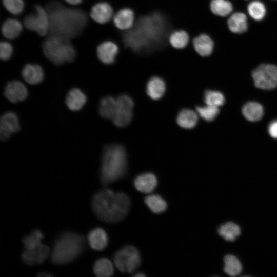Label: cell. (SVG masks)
Segmentation results:
<instances>
[{
  "label": "cell",
  "mask_w": 277,
  "mask_h": 277,
  "mask_svg": "<svg viewBox=\"0 0 277 277\" xmlns=\"http://www.w3.org/2000/svg\"><path fill=\"white\" fill-rule=\"evenodd\" d=\"M50 253L49 247L41 242L25 247L22 254L23 262L28 265H36L42 263Z\"/></svg>",
  "instance_id": "obj_10"
},
{
  "label": "cell",
  "mask_w": 277,
  "mask_h": 277,
  "mask_svg": "<svg viewBox=\"0 0 277 277\" xmlns=\"http://www.w3.org/2000/svg\"><path fill=\"white\" fill-rule=\"evenodd\" d=\"M92 210L101 220L115 223L123 220L128 214L131 206L128 196L123 192H115L110 189L96 192L91 201Z\"/></svg>",
  "instance_id": "obj_2"
},
{
  "label": "cell",
  "mask_w": 277,
  "mask_h": 277,
  "mask_svg": "<svg viewBox=\"0 0 277 277\" xmlns=\"http://www.w3.org/2000/svg\"><path fill=\"white\" fill-rule=\"evenodd\" d=\"M191 41L194 50L200 56L207 57L212 54L214 49V43L208 34L201 33Z\"/></svg>",
  "instance_id": "obj_14"
},
{
  "label": "cell",
  "mask_w": 277,
  "mask_h": 277,
  "mask_svg": "<svg viewBox=\"0 0 277 277\" xmlns=\"http://www.w3.org/2000/svg\"><path fill=\"white\" fill-rule=\"evenodd\" d=\"M144 202L150 210L154 213L163 212L167 207L166 201L157 194L147 196Z\"/></svg>",
  "instance_id": "obj_32"
},
{
  "label": "cell",
  "mask_w": 277,
  "mask_h": 277,
  "mask_svg": "<svg viewBox=\"0 0 277 277\" xmlns=\"http://www.w3.org/2000/svg\"><path fill=\"white\" fill-rule=\"evenodd\" d=\"M116 99L112 96L103 97L100 101L99 113L106 119L112 120L116 110Z\"/></svg>",
  "instance_id": "obj_25"
},
{
  "label": "cell",
  "mask_w": 277,
  "mask_h": 277,
  "mask_svg": "<svg viewBox=\"0 0 277 277\" xmlns=\"http://www.w3.org/2000/svg\"><path fill=\"white\" fill-rule=\"evenodd\" d=\"M196 110L203 119L208 122L214 120L220 111L218 107L209 105L205 106H197L196 107Z\"/></svg>",
  "instance_id": "obj_35"
},
{
  "label": "cell",
  "mask_w": 277,
  "mask_h": 277,
  "mask_svg": "<svg viewBox=\"0 0 277 277\" xmlns=\"http://www.w3.org/2000/svg\"><path fill=\"white\" fill-rule=\"evenodd\" d=\"M38 276H52V274H50V273H48L47 272H40L37 275Z\"/></svg>",
  "instance_id": "obj_41"
},
{
  "label": "cell",
  "mask_w": 277,
  "mask_h": 277,
  "mask_svg": "<svg viewBox=\"0 0 277 277\" xmlns=\"http://www.w3.org/2000/svg\"><path fill=\"white\" fill-rule=\"evenodd\" d=\"M85 244V239L81 234L71 232L62 233L54 243L51 262L57 265L71 262L82 254Z\"/></svg>",
  "instance_id": "obj_4"
},
{
  "label": "cell",
  "mask_w": 277,
  "mask_h": 277,
  "mask_svg": "<svg viewBox=\"0 0 277 277\" xmlns=\"http://www.w3.org/2000/svg\"><path fill=\"white\" fill-rule=\"evenodd\" d=\"M86 101V95L80 89L73 88L67 94L66 104L70 110L76 111L82 108Z\"/></svg>",
  "instance_id": "obj_21"
},
{
  "label": "cell",
  "mask_w": 277,
  "mask_h": 277,
  "mask_svg": "<svg viewBox=\"0 0 277 277\" xmlns=\"http://www.w3.org/2000/svg\"><path fill=\"white\" fill-rule=\"evenodd\" d=\"M88 241L91 248L96 250H102L108 244V236L102 228H96L91 230L88 235Z\"/></svg>",
  "instance_id": "obj_18"
},
{
  "label": "cell",
  "mask_w": 277,
  "mask_h": 277,
  "mask_svg": "<svg viewBox=\"0 0 277 277\" xmlns=\"http://www.w3.org/2000/svg\"><path fill=\"white\" fill-rule=\"evenodd\" d=\"M91 17L100 24L108 23L114 15V9L108 2H102L94 5L90 12Z\"/></svg>",
  "instance_id": "obj_15"
},
{
  "label": "cell",
  "mask_w": 277,
  "mask_h": 277,
  "mask_svg": "<svg viewBox=\"0 0 277 277\" xmlns=\"http://www.w3.org/2000/svg\"><path fill=\"white\" fill-rule=\"evenodd\" d=\"M198 117L196 113L189 109H184L179 113L176 121L178 125L185 129L193 128L197 124Z\"/></svg>",
  "instance_id": "obj_27"
},
{
  "label": "cell",
  "mask_w": 277,
  "mask_h": 277,
  "mask_svg": "<svg viewBox=\"0 0 277 277\" xmlns=\"http://www.w3.org/2000/svg\"><path fill=\"white\" fill-rule=\"evenodd\" d=\"M209 8L213 15L225 17L232 11L233 5L228 0H210Z\"/></svg>",
  "instance_id": "obj_28"
},
{
  "label": "cell",
  "mask_w": 277,
  "mask_h": 277,
  "mask_svg": "<svg viewBox=\"0 0 277 277\" xmlns=\"http://www.w3.org/2000/svg\"><path fill=\"white\" fill-rule=\"evenodd\" d=\"M204 100L206 105L220 107L224 104V95L220 91L207 90L204 93Z\"/></svg>",
  "instance_id": "obj_34"
},
{
  "label": "cell",
  "mask_w": 277,
  "mask_h": 277,
  "mask_svg": "<svg viewBox=\"0 0 277 277\" xmlns=\"http://www.w3.org/2000/svg\"><path fill=\"white\" fill-rule=\"evenodd\" d=\"M2 2L5 8L14 15H19L24 10L23 0H3Z\"/></svg>",
  "instance_id": "obj_36"
},
{
  "label": "cell",
  "mask_w": 277,
  "mask_h": 277,
  "mask_svg": "<svg viewBox=\"0 0 277 277\" xmlns=\"http://www.w3.org/2000/svg\"><path fill=\"white\" fill-rule=\"evenodd\" d=\"M157 180L151 173H145L138 175L134 180L135 188L139 191L149 193L156 187Z\"/></svg>",
  "instance_id": "obj_17"
},
{
  "label": "cell",
  "mask_w": 277,
  "mask_h": 277,
  "mask_svg": "<svg viewBox=\"0 0 277 277\" xmlns=\"http://www.w3.org/2000/svg\"><path fill=\"white\" fill-rule=\"evenodd\" d=\"M118 44L111 40L106 41L98 45L96 48L97 56L100 61L105 65L114 63L119 53Z\"/></svg>",
  "instance_id": "obj_11"
},
{
  "label": "cell",
  "mask_w": 277,
  "mask_h": 277,
  "mask_svg": "<svg viewBox=\"0 0 277 277\" xmlns=\"http://www.w3.org/2000/svg\"><path fill=\"white\" fill-rule=\"evenodd\" d=\"M219 234L227 241H235L241 234V229L235 223L231 222L221 225L217 229Z\"/></svg>",
  "instance_id": "obj_29"
},
{
  "label": "cell",
  "mask_w": 277,
  "mask_h": 277,
  "mask_svg": "<svg viewBox=\"0 0 277 277\" xmlns=\"http://www.w3.org/2000/svg\"><path fill=\"white\" fill-rule=\"evenodd\" d=\"M65 1L67 2L68 3L73 5H78L80 3H81L83 1V0H65Z\"/></svg>",
  "instance_id": "obj_40"
},
{
  "label": "cell",
  "mask_w": 277,
  "mask_h": 277,
  "mask_svg": "<svg viewBox=\"0 0 277 277\" xmlns=\"http://www.w3.org/2000/svg\"><path fill=\"white\" fill-rule=\"evenodd\" d=\"M268 132L271 137L277 139V120L272 121L269 123Z\"/></svg>",
  "instance_id": "obj_39"
},
{
  "label": "cell",
  "mask_w": 277,
  "mask_h": 277,
  "mask_svg": "<svg viewBox=\"0 0 277 277\" xmlns=\"http://www.w3.org/2000/svg\"><path fill=\"white\" fill-rule=\"evenodd\" d=\"M52 35L67 39L76 37L85 27L87 17L81 10L65 7L58 2H51L47 6Z\"/></svg>",
  "instance_id": "obj_1"
},
{
  "label": "cell",
  "mask_w": 277,
  "mask_h": 277,
  "mask_svg": "<svg viewBox=\"0 0 277 277\" xmlns=\"http://www.w3.org/2000/svg\"><path fill=\"white\" fill-rule=\"evenodd\" d=\"M43 233L38 230H34L31 233L23 238L22 241L25 247L41 242L43 238Z\"/></svg>",
  "instance_id": "obj_37"
},
{
  "label": "cell",
  "mask_w": 277,
  "mask_h": 277,
  "mask_svg": "<svg viewBox=\"0 0 277 277\" xmlns=\"http://www.w3.org/2000/svg\"><path fill=\"white\" fill-rule=\"evenodd\" d=\"M23 30L20 22L15 19H8L2 26V32L6 38L13 39L17 38Z\"/></svg>",
  "instance_id": "obj_26"
},
{
  "label": "cell",
  "mask_w": 277,
  "mask_h": 277,
  "mask_svg": "<svg viewBox=\"0 0 277 277\" xmlns=\"http://www.w3.org/2000/svg\"><path fill=\"white\" fill-rule=\"evenodd\" d=\"M247 11L251 17L256 21L262 20L266 14L265 5L259 0L250 2L247 6Z\"/></svg>",
  "instance_id": "obj_33"
},
{
  "label": "cell",
  "mask_w": 277,
  "mask_h": 277,
  "mask_svg": "<svg viewBox=\"0 0 277 277\" xmlns=\"http://www.w3.org/2000/svg\"><path fill=\"white\" fill-rule=\"evenodd\" d=\"M229 30L236 34H242L247 30L248 23L246 15L243 12L233 13L227 20Z\"/></svg>",
  "instance_id": "obj_19"
},
{
  "label": "cell",
  "mask_w": 277,
  "mask_h": 277,
  "mask_svg": "<svg viewBox=\"0 0 277 277\" xmlns=\"http://www.w3.org/2000/svg\"><path fill=\"white\" fill-rule=\"evenodd\" d=\"M13 48L11 45L7 42H1L0 44V57L2 60H8L11 56Z\"/></svg>",
  "instance_id": "obj_38"
},
{
  "label": "cell",
  "mask_w": 277,
  "mask_h": 277,
  "mask_svg": "<svg viewBox=\"0 0 277 277\" xmlns=\"http://www.w3.org/2000/svg\"><path fill=\"white\" fill-rule=\"evenodd\" d=\"M165 89V83L163 80L160 77L154 76L149 80L146 92L152 99L158 100L163 96Z\"/></svg>",
  "instance_id": "obj_23"
},
{
  "label": "cell",
  "mask_w": 277,
  "mask_h": 277,
  "mask_svg": "<svg viewBox=\"0 0 277 277\" xmlns=\"http://www.w3.org/2000/svg\"><path fill=\"white\" fill-rule=\"evenodd\" d=\"M69 39L51 35L43 44L45 56L53 64L59 65L74 61L76 52Z\"/></svg>",
  "instance_id": "obj_5"
},
{
  "label": "cell",
  "mask_w": 277,
  "mask_h": 277,
  "mask_svg": "<svg viewBox=\"0 0 277 277\" xmlns=\"http://www.w3.org/2000/svg\"><path fill=\"white\" fill-rule=\"evenodd\" d=\"M116 110L112 118L115 125L124 127L130 124L132 118L134 103L127 95H121L116 98Z\"/></svg>",
  "instance_id": "obj_9"
},
{
  "label": "cell",
  "mask_w": 277,
  "mask_h": 277,
  "mask_svg": "<svg viewBox=\"0 0 277 277\" xmlns=\"http://www.w3.org/2000/svg\"><path fill=\"white\" fill-rule=\"evenodd\" d=\"M255 86L263 90H272L277 87V66L271 64H262L252 72Z\"/></svg>",
  "instance_id": "obj_7"
},
{
  "label": "cell",
  "mask_w": 277,
  "mask_h": 277,
  "mask_svg": "<svg viewBox=\"0 0 277 277\" xmlns=\"http://www.w3.org/2000/svg\"><path fill=\"white\" fill-rule=\"evenodd\" d=\"M20 127L16 115L12 112L4 113L0 120V138L6 141L14 133L19 130Z\"/></svg>",
  "instance_id": "obj_12"
},
{
  "label": "cell",
  "mask_w": 277,
  "mask_h": 277,
  "mask_svg": "<svg viewBox=\"0 0 277 277\" xmlns=\"http://www.w3.org/2000/svg\"><path fill=\"white\" fill-rule=\"evenodd\" d=\"M127 167V154L124 147L118 144L106 146L103 151L100 170L102 184L108 185L122 177Z\"/></svg>",
  "instance_id": "obj_3"
},
{
  "label": "cell",
  "mask_w": 277,
  "mask_h": 277,
  "mask_svg": "<svg viewBox=\"0 0 277 277\" xmlns=\"http://www.w3.org/2000/svg\"><path fill=\"white\" fill-rule=\"evenodd\" d=\"M224 271L231 276H237L242 271V265L240 260L234 255H226L224 258Z\"/></svg>",
  "instance_id": "obj_31"
},
{
  "label": "cell",
  "mask_w": 277,
  "mask_h": 277,
  "mask_svg": "<svg viewBox=\"0 0 277 277\" xmlns=\"http://www.w3.org/2000/svg\"><path fill=\"white\" fill-rule=\"evenodd\" d=\"M135 276H137V277H140V276H145V275L142 273H137L136 274H135L134 275Z\"/></svg>",
  "instance_id": "obj_42"
},
{
  "label": "cell",
  "mask_w": 277,
  "mask_h": 277,
  "mask_svg": "<svg viewBox=\"0 0 277 277\" xmlns=\"http://www.w3.org/2000/svg\"><path fill=\"white\" fill-rule=\"evenodd\" d=\"M113 261L120 271L130 273L140 266L141 257L135 247L128 245L121 248L115 253Z\"/></svg>",
  "instance_id": "obj_6"
},
{
  "label": "cell",
  "mask_w": 277,
  "mask_h": 277,
  "mask_svg": "<svg viewBox=\"0 0 277 277\" xmlns=\"http://www.w3.org/2000/svg\"><path fill=\"white\" fill-rule=\"evenodd\" d=\"M24 24L27 29L35 31L42 36L46 35L50 31L48 12L38 5H36L33 12L24 17Z\"/></svg>",
  "instance_id": "obj_8"
},
{
  "label": "cell",
  "mask_w": 277,
  "mask_h": 277,
  "mask_svg": "<svg viewBox=\"0 0 277 277\" xmlns=\"http://www.w3.org/2000/svg\"><path fill=\"white\" fill-rule=\"evenodd\" d=\"M168 41L171 46L176 49L186 48L190 41L188 33L183 29L173 31L170 34Z\"/></svg>",
  "instance_id": "obj_24"
},
{
  "label": "cell",
  "mask_w": 277,
  "mask_h": 277,
  "mask_svg": "<svg viewBox=\"0 0 277 277\" xmlns=\"http://www.w3.org/2000/svg\"><path fill=\"white\" fill-rule=\"evenodd\" d=\"M112 19L116 28L121 31H127L133 26L135 21V14L131 8L124 7L115 12Z\"/></svg>",
  "instance_id": "obj_13"
},
{
  "label": "cell",
  "mask_w": 277,
  "mask_h": 277,
  "mask_svg": "<svg viewBox=\"0 0 277 277\" xmlns=\"http://www.w3.org/2000/svg\"><path fill=\"white\" fill-rule=\"evenodd\" d=\"M4 94L9 101L12 103H16L26 99L28 95V91L22 82L13 81L7 84Z\"/></svg>",
  "instance_id": "obj_16"
},
{
  "label": "cell",
  "mask_w": 277,
  "mask_h": 277,
  "mask_svg": "<svg viewBox=\"0 0 277 277\" xmlns=\"http://www.w3.org/2000/svg\"><path fill=\"white\" fill-rule=\"evenodd\" d=\"M242 112L243 116L248 121L256 122L263 117L264 108L258 102H249L243 106Z\"/></svg>",
  "instance_id": "obj_22"
},
{
  "label": "cell",
  "mask_w": 277,
  "mask_h": 277,
  "mask_svg": "<svg viewBox=\"0 0 277 277\" xmlns=\"http://www.w3.org/2000/svg\"><path fill=\"white\" fill-rule=\"evenodd\" d=\"M22 73L25 81L31 85L40 83L44 76L42 68L36 64L26 65L22 70Z\"/></svg>",
  "instance_id": "obj_20"
},
{
  "label": "cell",
  "mask_w": 277,
  "mask_h": 277,
  "mask_svg": "<svg viewBox=\"0 0 277 277\" xmlns=\"http://www.w3.org/2000/svg\"><path fill=\"white\" fill-rule=\"evenodd\" d=\"M94 274L99 277H109L114 273V267L111 262L103 258L96 260L93 266Z\"/></svg>",
  "instance_id": "obj_30"
}]
</instances>
